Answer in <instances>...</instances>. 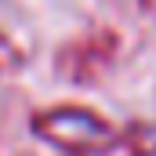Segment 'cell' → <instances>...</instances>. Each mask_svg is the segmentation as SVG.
Here are the masks:
<instances>
[{"label":"cell","mask_w":156,"mask_h":156,"mask_svg":"<svg viewBox=\"0 0 156 156\" xmlns=\"http://www.w3.org/2000/svg\"><path fill=\"white\" fill-rule=\"evenodd\" d=\"M33 134L66 156H156L153 123H109L87 105H51L33 113Z\"/></svg>","instance_id":"6da1fadb"},{"label":"cell","mask_w":156,"mask_h":156,"mask_svg":"<svg viewBox=\"0 0 156 156\" xmlns=\"http://www.w3.org/2000/svg\"><path fill=\"white\" fill-rule=\"evenodd\" d=\"M116 51H120V37L113 29H94V33H87V37L69 40V44L58 51L55 66H58L62 76L76 80V83H87V80H98L113 62H116Z\"/></svg>","instance_id":"7a4b0ae2"},{"label":"cell","mask_w":156,"mask_h":156,"mask_svg":"<svg viewBox=\"0 0 156 156\" xmlns=\"http://www.w3.org/2000/svg\"><path fill=\"white\" fill-rule=\"evenodd\" d=\"M22 62H26L22 47H18L11 37L0 33V73H15V69H22Z\"/></svg>","instance_id":"3957f363"}]
</instances>
